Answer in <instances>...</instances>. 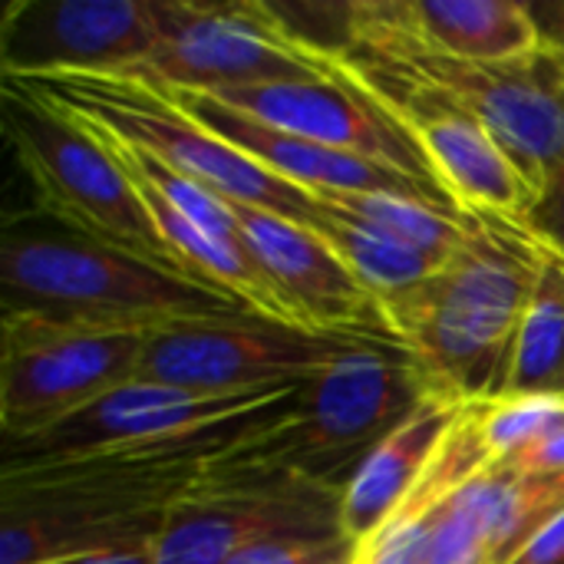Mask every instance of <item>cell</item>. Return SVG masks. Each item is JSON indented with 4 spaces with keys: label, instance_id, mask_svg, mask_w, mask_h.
<instances>
[{
    "label": "cell",
    "instance_id": "obj_14",
    "mask_svg": "<svg viewBox=\"0 0 564 564\" xmlns=\"http://www.w3.org/2000/svg\"><path fill=\"white\" fill-rule=\"evenodd\" d=\"M294 387L297 383L258 390V393L205 397V393H192L178 387L132 380L99 397L86 410L73 413L59 426L33 440L7 443L3 473L86 459V456H99L109 449H129V446H145V443L172 440L182 433H195V430L225 423L231 416L251 413Z\"/></svg>",
    "mask_w": 564,
    "mask_h": 564
},
{
    "label": "cell",
    "instance_id": "obj_6",
    "mask_svg": "<svg viewBox=\"0 0 564 564\" xmlns=\"http://www.w3.org/2000/svg\"><path fill=\"white\" fill-rule=\"evenodd\" d=\"M3 129L46 215L178 274L172 248L112 145L36 89L3 76Z\"/></svg>",
    "mask_w": 564,
    "mask_h": 564
},
{
    "label": "cell",
    "instance_id": "obj_27",
    "mask_svg": "<svg viewBox=\"0 0 564 564\" xmlns=\"http://www.w3.org/2000/svg\"><path fill=\"white\" fill-rule=\"evenodd\" d=\"M529 13L535 20L542 46L564 69V0H529Z\"/></svg>",
    "mask_w": 564,
    "mask_h": 564
},
{
    "label": "cell",
    "instance_id": "obj_21",
    "mask_svg": "<svg viewBox=\"0 0 564 564\" xmlns=\"http://www.w3.org/2000/svg\"><path fill=\"white\" fill-rule=\"evenodd\" d=\"M506 397L564 400V254L545 241L535 291L519 327Z\"/></svg>",
    "mask_w": 564,
    "mask_h": 564
},
{
    "label": "cell",
    "instance_id": "obj_29",
    "mask_svg": "<svg viewBox=\"0 0 564 564\" xmlns=\"http://www.w3.org/2000/svg\"><path fill=\"white\" fill-rule=\"evenodd\" d=\"M46 564H155L152 558V542H132V545H112V549H96L69 558H56Z\"/></svg>",
    "mask_w": 564,
    "mask_h": 564
},
{
    "label": "cell",
    "instance_id": "obj_18",
    "mask_svg": "<svg viewBox=\"0 0 564 564\" xmlns=\"http://www.w3.org/2000/svg\"><path fill=\"white\" fill-rule=\"evenodd\" d=\"M463 410L466 403L433 390L406 423L367 453L340 492V529L354 545H364L403 506Z\"/></svg>",
    "mask_w": 564,
    "mask_h": 564
},
{
    "label": "cell",
    "instance_id": "obj_13",
    "mask_svg": "<svg viewBox=\"0 0 564 564\" xmlns=\"http://www.w3.org/2000/svg\"><path fill=\"white\" fill-rule=\"evenodd\" d=\"M330 76V59L291 40L268 3L178 0L169 33L132 79L159 93H221Z\"/></svg>",
    "mask_w": 564,
    "mask_h": 564
},
{
    "label": "cell",
    "instance_id": "obj_8",
    "mask_svg": "<svg viewBox=\"0 0 564 564\" xmlns=\"http://www.w3.org/2000/svg\"><path fill=\"white\" fill-rule=\"evenodd\" d=\"M340 489L288 466L225 456L185 492L152 542L155 564H228L241 549L291 535H340Z\"/></svg>",
    "mask_w": 564,
    "mask_h": 564
},
{
    "label": "cell",
    "instance_id": "obj_10",
    "mask_svg": "<svg viewBox=\"0 0 564 564\" xmlns=\"http://www.w3.org/2000/svg\"><path fill=\"white\" fill-rule=\"evenodd\" d=\"M0 340V423L7 443H17L132 383L149 334L3 317Z\"/></svg>",
    "mask_w": 564,
    "mask_h": 564
},
{
    "label": "cell",
    "instance_id": "obj_1",
    "mask_svg": "<svg viewBox=\"0 0 564 564\" xmlns=\"http://www.w3.org/2000/svg\"><path fill=\"white\" fill-rule=\"evenodd\" d=\"M301 397L304 383L195 433L3 473L0 564H46L96 549L155 542L165 512L225 456L291 420Z\"/></svg>",
    "mask_w": 564,
    "mask_h": 564
},
{
    "label": "cell",
    "instance_id": "obj_4",
    "mask_svg": "<svg viewBox=\"0 0 564 564\" xmlns=\"http://www.w3.org/2000/svg\"><path fill=\"white\" fill-rule=\"evenodd\" d=\"M440 89L469 109L519 165L532 195L552 185L564 165V69L542 46L512 63H469L413 40L387 0L350 3V46Z\"/></svg>",
    "mask_w": 564,
    "mask_h": 564
},
{
    "label": "cell",
    "instance_id": "obj_20",
    "mask_svg": "<svg viewBox=\"0 0 564 564\" xmlns=\"http://www.w3.org/2000/svg\"><path fill=\"white\" fill-rule=\"evenodd\" d=\"M463 489L482 519L492 564L512 562L564 512V473H529L492 459Z\"/></svg>",
    "mask_w": 564,
    "mask_h": 564
},
{
    "label": "cell",
    "instance_id": "obj_5",
    "mask_svg": "<svg viewBox=\"0 0 564 564\" xmlns=\"http://www.w3.org/2000/svg\"><path fill=\"white\" fill-rule=\"evenodd\" d=\"M433 390L426 370L403 347L357 340L304 383L297 413L248 443L241 456L288 466L344 492L367 453L406 423Z\"/></svg>",
    "mask_w": 564,
    "mask_h": 564
},
{
    "label": "cell",
    "instance_id": "obj_19",
    "mask_svg": "<svg viewBox=\"0 0 564 564\" xmlns=\"http://www.w3.org/2000/svg\"><path fill=\"white\" fill-rule=\"evenodd\" d=\"M387 10L413 40L456 59L512 63L542 50L522 0H387Z\"/></svg>",
    "mask_w": 564,
    "mask_h": 564
},
{
    "label": "cell",
    "instance_id": "obj_23",
    "mask_svg": "<svg viewBox=\"0 0 564 564\" xmlns=\"http://www.w3.org/2000/svg\"><path fill=\"white\" fill-rule=\"evenodd\" d=\"M321 202V198H317ZM311 231H317L340 258L344 264L360 278V284L377 297V304L390 294H400L413 284H420L423 278H430L440 264L373 228H367L364 221L330 208L321 202L317 215L307 225Z\"/></svg>",
    "mask_w": 564,
    "mask_h": 564
},
{
    "label": "cell",
    "instance_id": "obj_17",
    "mask_svg": "<svg viewBox=\"0 0 564 564\" xmlns=\"http://www.w3.org/2000/svg\"><path fill=\"white\" fill-rule=\"evenodd\" d=\"M165 96L185 116H192L198 126H205L218 139L231 142L235 149L251 155L258 165H264L278 178L307 188L311 195L314 192H390V195H406V198H420V202H430L440 208L463 212L446 192H440V188H433V185H426V182H420L400 169L367 162L360 155L337 152V149L307 142V139L291 135V132H278V129L225 106L221 99H215L208 93L175 89Z\"/></svg>",
    "mask_w": 564,
    "mask_h": 564
},
{
    "label": "cell",
    "instance_id": "obj_25",
    "mask_svg": "<svg viewBox=\"0 0 564 564\" xmlns=\"http://www.w3.org/2000/svg\"><path fill=\"white\" fill-rule=\"evenodd\" d=\"M357 545L340 535H291L241 549L228 564H354Z\"/></svg>",
    "mask_w": 564,
    "mask_h": 564
},
{
    "label": "cell",
    "instance_id": "obj_28",
    "mask_svg": "<svg viewBox=\"0 0 564 564\" xmlns=\"http://www.w3.org/2000/svg\"><path fill=\"white\" fill-rule=\"evenodd\" d=\"M529 473H564V423L555 426L545 440H539L532 449H525L516 459H502Z\"/></svg>",
    "mask_w": 564,
    "mask_h": 564
},
{
    "label": "cell",
    "instance_id": "obj_2",
    "mask_svg": "<svg viewBox=\"0 0 564 564\" xmlns=\"http://www.w3.org/2000/svg\"><path fill=\"white\" fill-rule=\"evenodd\" d=\"M542 238L509 215L469 212L463 245L420 284L380 301L390 340L459 403L506 397Z\"/></svg>",
    "mask_w": 564,
    "mask_h": 564
},
{
    "label": "cell",
    "instance_id": "obj_15",
    "mask_svg": "<svg viewBox=\"0 0 564 564\" xmlns=\"http://www.w3.org/2000/svg\"><path fill=\"white\" fill-rule=\"evenodd\" d=\"M208 96L221 99L225 106H231L278 132H291L307 142L400 169V172L446 192L440 185L430 159L416 145V139L377 99H370L357 83H350L337 69L330 79L264 83V86H245V89H221V93H208Z\"/></svg>",
    "mask_w": 564,
    "mask_h": 564
},
{
    "label": "cell",
    "instance_id": "obj_16",
    "mask_svg": "<svg viewBox=\"0 0 564 564\" xmlns=\"http://www.w3.org/2000/svg\"><path fill=\"white\" fill-rule=\"evenodd\" d=\"M231 208L245 245L271 274L301 327L393 344L377 297L317 231L261 208Z\"/></svg>",
    "mask_w": 564,
    "mask_h": 564
},
{
    "label": "cell",
    "instance_id": "obj_22",
    "mask_svg": "<svg viewBox=\"0 0 564 564\" xmlns=\"http://www.w3.org/2000/svg\"><path fill=\"white\" fill-rule=\"evenodd\" d=\"M314 198L433 258L436 264H443L463 245L469 225V212H453L390 192H314Z\"/></svg>",
    "mask_w": 564,
    "mask_h": 564
},
{
    "label": "cell",
    "instance_id": "obj_24",
    "mask_svg": "<svg viewBox=\"0 0 564 564\" xmlns=\"http://www.w3.org/2000/svg\"><path fill=\"white\" fill-rule=\"evenodd\" d=\"M564 423V400L555 397H506L489 403L486 436L492 459H516Z\"/></svg>",
    "mask_w": 564,
    "mask_h": 564
},
{
    "label": "cell",
    "instance_id": "obj_3",
    "mask_svg": "<svg viewBox=\"0 0 564 564\" xmlns=\"http://www.w3.org/2000/svg\"><path fill=\"white\" fill-rule=\"evenodd\" d=\"M0 304L3 317L132 334L251 311L231 294L89 238L46 212L3 228Z\"/></svg>",
    "mask_w": 564,
    "mask_h": 564
},
{
    "label": "cell",
    "instance_id": "obj_12",
    "mask_svg": "<svg viewBox=\"0 0 564 564\" xmlns=\"http://www.w3.org/2000/svg\"><path fill=\"white\" fill-rule=\"evenodd\" d=\"M178 0H13L0 17L7 79H132L169 33Z\"/></svg>",
    "mask_w": 564,
    "mask_h": 564
},
{
    "label": "cell",
    "instance_id": "obj_9",
    "mask_svg": "<svg viewBox=\"0 0 564 564\" xmlns=\"http://www.w3.org/2000/svg\"><path fill=\"white\" fill-rule=\"evenodd\" d=\"M357 337H337L254 311L202 317L149 334L135 380L205 397L307 383L340 360Z\"/></svg>",
    "mask_w": 564,
    "mask_h": 564
},
{
    "label": "cell",
    "instance_id": "obj_7",
    "mask_svg": "<svg viewBox=\"0 0 564 564\" xmlns=\"http://www.w3.org/2000/svg\"><path fill=\"white\" fill-rule=\"evenodd\" d=\"M43 99L69 112L73 119L135 145L208 192L231 205L261 208L297 225H311L321 202L258 165L251 155L218 139L192 116H185L165 93L149 89L135 79L112 76H53V79H20Z\"/></svg>",
    "mask_w": 564,
    "mask_h": 564
},
{
    "label": "cell",
    "instance_id": "obj_11",
    "mask_svg": "<svg viewBox=\"0 0 564 564\" xmlns=\"http://www.w3.org/2000/svg\"><path fill=\"white\" fill-rule=\"evenodd\" d=\"M357 83L370 99H377L423 149L440 185L463 212L525 218L535 205L532 185L499 145V139L456 99L440 89L387 66L360 50L321 53Z\"/></svg>",
    "mask_w": 564,
    "mask_h": 564
},
{
    "label": "cell",
    "instance_id": "obj_26",
    "mask_svg": "<svg viewBox=\"0 0 564 564\" xmlns=\"http://www.w3.org/2000/svg\"><path fill=\"white\" fill-rule=\"evenodd\" d=\"M545 245L558 248L564 254V165L562 172L552 178V185L539 195V202L529 208L522 218Z\"/></svg>",
    "mask_w": 564,
    "mask_h": 564
}]
</instances>
